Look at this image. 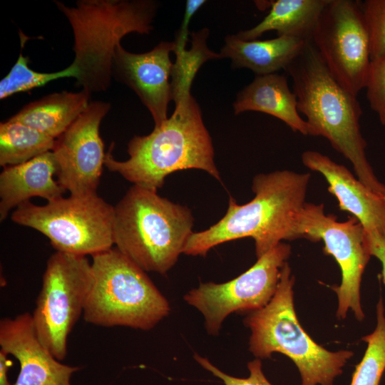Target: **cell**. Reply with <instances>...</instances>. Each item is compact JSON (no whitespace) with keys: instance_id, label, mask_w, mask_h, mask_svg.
<instances>
[{"instance_id":"obj_1","label":"cell","mask_w":385,"mask_h":385,"mask_svg":"<svg viewBox=\"0 0 385 385\" xmlns=\"http://www.w3.org/2000/svg\"><path fill=\"white\" fill-rule=\"evenodd\" d=\"M309 180L310 173L288 170L256 175L253 199L239 205L230 196L225 215L208 229L193 232L183 254L205 257L220 244L251 237L258 259L283 240L297 239L294 222L306 202Z\"/></svg>"},{"instance_id":"obj_2","label":"cell","mask_w":385,"mask_h":385,"mask_svg":"<svg viewBox=\"0 0 385 385\" xmlns=\"http://www.w3.org/2000/svg\"><path fill=\"white\" fill-rule=\"evenodd\" d=\"M284 71L292 79L297 109L306 117L314 136L327 138L351 163L364 185L385 195V185L366 158V143L359 124L362 110L357 96L335 79L310 40Z\"/></svg>"},{"instance_id":"obj_3","label":"cell","mask_w":385,"mask_h":385,"mask_svg":"<svg viewBox=\"0 0 385 385\" xmlns=\"http://www.w3.org/2000/svg\"><path fill=\"white\" fill-rule=\"evenodd\" d=\"M170 117L146 135H134L128 144L129 158L115 160L113 144L104 165L133 185L158 191L170 174L183 170H204L220 181L214 160V148L202 118L200 108L185 93L174 100Z\"/></svg>"},{"instance_id":"obj_4","label":"cell","mask_w":385,"mask_h":385,"mask_svg":"<svg viewBox=\"0 0 385 385\" xmlns=\"http://www.w3.org/2000/svg\"><path fill=\"white\" fill-rule=\"evenodd\" d=\"M193 225L189 207L133 185L114 207V244L144 271L165 274L183 253Z\"/></svg>"},{"instance_id":"obj_5","label":"cell","mask_w":385,"mask_h":385,"mask_svg":"<svg viewBox=\"0 0 385 385\" xmlns=\"http://www.w3.org/2000/svg\"><path fill=\"white\" fill-rule=\"evenodd\" d=\"M74 36L76 85L91 94L106 91L112 78L113 58L121 38L132 32L148 34L157 11L151 0H79L68 7L55 1Z\"/></svg>"},{"instance_id":"obj_6","label":"cell","mask_w":385,"mask_h":385,"mask_svg":"<svg viewBox=\"0 0 385 385\" xmlns=\"http://www.w3.org/2000/svg\"><path fill=\"white\" fill-rule=\"evenodd\" d=\"M294 280L287 262L272 299L245 318L244 324L251 331L249 350L260 359L270 358L275 352L288 356L298 369L301 385H333L354 352L330 351L307 334L294 310Z\"/></svg>"},{"instance_id":"obj_7","label":"cell","mask_w":385,"mask_h":385,"mask_svg":"<svg viewBox=\"0 0 385 385\" xmlns=\"http://www.w3.org/2000/svg\"><path fill=\"white\" fill-rule=\"evenodd\" d=\"M93 282L83 309L93 325L150 330L170 312L146 274L116 247L92 255Z\"/></svg>"},{"instance_id":"obj_8","label":"cell","mask_w":385,"mask_h":385,"mask_svg":"<svg viewBox=\"0 0 385 385\" xmlns=\"http://www.w3.org/2000/svg\"><path fill=\"white\" fill-rule=\"evenodd\" d=\"M11 220L44 235L56 251L91 256L112 248L114 207L97 193L22 203Z\"/></svg>"},{"instance_id":"obj_9","label":"cell","mask_w":385,"mask_h":385,"mask_svg":"<svg viewBox=\"0 0 385 385\" xmlns=\"http://www.w3.org/2000/svg\"><path fill=\"white\" fill-rule=\"evenodd\" d=\"M92 282L86 256L56 251L47 260L31 315L40 341L59 361L67 355L68 335L83 313Z\"/></svg>"},{"instance_id":"obj_10","label":"cell","mask_w":385,"mask_h":385,"mask_svg":"<svg viewBox=\"0 0 385 385\" xmlns=\"http://www.w3.org/2000/svg\"><path fill=\"white\" fill-rule=\"evenodd\" d=\"M294 232L297 239L322 240L324 252L332 255L340 267L341 284L332 287L338 297L337 317L344 319L351 310L362 321L365 315L361 305V281L371 255L361 224L354 217L339 222L335 215L325 213L323 204L305 202L296 216Z\"/></svg>"},{"instance_id":"obj_11","label":"cell","mask_w":385,"mask_h":385,"mask_svg":"<svg viewBox=\"0 0 385 385\" xmlns=\"http://www.w3.org/2000/svg\"><path fill=\"white\" fill-rule=\"evenodd\" d=\"M310 41L335 79L357 96L366 87L371 61L361 2L329 0Z\"/></svg>"},{"instance_id":"obj_12","label":"cell","mask_w":385,"mask_h":385,"mask_svg":"<svg viewBox=\"0 0 385 385\" xmlns=\"http://www.w3.org/2000/svg\"><path fill=\"white\" fill-rule=\"evenodd\" d=\"M290 255L291 246L281 242L238 277L223 283H201L185 294L184 300L202 314L207 333L217 336L230 314L251 312L269 303Z\"/></svg>"},{"instance_id":"obj_13","label":"cell","mask_w":385,"mask_h":385,"mask_svg":"<svg viewBox=\"0 0 385 385\" xmlns=\"http://www.w3.org/2000/svg\"><path fill=\"white\" fill-rule=\"evenodd\" d=\"M108 103L91 101L73 123L57 139L51 150L57 181L71 195L96 193L106 153L100 135Z\"/></svg>"},{"instance_id":"obj_14","label":"cell","mask_w":385,"mask_h":385,"mask_svg":"<svg viewBox=\"0 0 385 385\" xmlns=\"http://www.w3.org/2000/svg\"><path fill=\"white\" fill-rule=\"evenodd\" d=\"M175 48V42H161L148 52L135 53L120 43L113 55L112 76L136 93L151 113L155 126L168 119V104L173 100L170 53Z\"/></svg>"},{"instance_id":"obj_15","label":"cell","mask_w":385,"mask_h":385,"mask_svg":"<svg viewBox=\"0 0 385 385\" xmlns=\"http://www.w3.org/2000/svg\"><path fill=\"white\" fill-rule=\"evenodd\" d=\"M0 346L19 362L14 385H71L72 375L80 369L62 364L42 344L29 312L1 319Z\"/></svg>"},{"instance_id":"obj_16","label":"cell","mask_w":385,"mask_h":385,"mask_svg":"<svg viewBox=\"0 0 385 385\" xmlns=\"http://www.w3.org/2000/svg\"><path fill=\"white\" fill-rule=\"evenodd\" d=\"M301 158L307 168L325 178L328 190L337 198L341 210L353 215L366 232L385 236V195L376 193L344 165L319 152L306 150Z\"/></svg>"},{"instance_id":"obj_17","label":"cell","mask_w":385,"mask_h":385,"mask_svg":"<svg viewBox=\"0 0 385 385\" xmlns=\"http://www.w3.org/2000/svg\"><path fill=\"white\" fill-rule=\"evenodd\" d=\"M56 165L52 151L26 163L4 167L0 174V220L13 208L34 197L47 202L63 197L66 191L53 178Z\"/></svg>"},{"instance_id":"obj_18","label":"cell","mask_w":385,"mask_h":385,"mask_svg":"<svg viewBox=\"0 0 385 385\" xmlns=\"http://www.w3.org/2000/svg\"><path fill=\"white\" fill-rule=\"evenodd\" d=\"M235 113L257 111L271 115L286 123L293 131L313 135V130L299 115L297 97L284 75L272 73L256 76L237 95L233 103Z\"/></svg>"},{"instance_id":"obj_19","label":"cell","mask_w":385,"mask_h":385,"mask_svg":"<svg viewBox=\"0 0 385 385\" xmlns=\"http://www.w3.org/2000/svg\"><path fill=\"white\" fill-rule=\"evenodd\" d=\"M306 42L307 40L289 36L245 41L237 35H229L225 38L220 54L222 58H230L234 68H247L257 76H263L285 70Z\"/></svg>"},{"instance_id":"obj_20","label":"cell","mask_w":385,"mask_h":385,"mask_svg":"<svg viewBox=\"0 0 385 385\" xmlns=\"http://www.w3.org/2000/svg\"><path fill=\"white\" fill-rule=\"evenodd\" d=\"M91 93L62 91L31 102L9 119L53 138L60 137L90 103Z\"/></svg>"},{"instance_id":"obj_21","label":"cell","mask_w":385,"mask_h":385,"mask_svg":"<svg viewBox=\"0 0 385 385\" xmlns=\"http://www.w3.org/2000/svg\"><path fill=\"white\" fill-rule=\"evenodd\" d=\"M329 0H277L268 14L255 26L236 35L245 41L257 40L265 32L278 36L310 40L318 19Z\"/></svg>"},{"instance_id":"obj_22","label":"cell","mask_w":385,"mask_h":385,"mask_svg":"<svg viewBox=\"0 0 385 385\" xmlns=\"http://www.w3.org/2000/svg\"><path fill=\"white\" fill-rule=\"evenodd\" d=\"M56 140L22 123L9 119L0 124V165L26 163L51 151Z\"/></svg>"},{"instance_id":"obj_23","label":"cell","mask_w":385,"mask_h":385,"mask_svg":"<svg viewBox=\"0 0 385 385\" xmlns=\"http://www.w3.org/2000/svg\"><path fill=\"white\" fill-rule=\"evenodd\" d=\"M361 339L367 347L356 366L350 385H379L385 370V314L381 297L376 304V327Z\"/></svg>"},{"instance_id":"obj_24","label":"cell","mask_w":385,"mask_h":385,"mask_svg":"<svg viewBox=\"0 0 385 385\" xmlns=\"http://www.w3.org/2000/svg\"><path fill=\"white\" fill-rule=\"evenodd\" d=\"M208 33L206 29L192 33L191 48L175 52L177 58L171 72L173 99L190 93L195 74L206 61L222 58L220 53H214L207 47L205 41Z\"/></svg>"},{"instance_id":"obj_25","label":"cell","mask_w":385,"mask_h":385,"mask_svg":"<svg viewBox=\"0 0 385 385\" xmlns=\"http://www.w3.org/2000/svg\"><path fill=\"white\" fill-rule=\"evenodd\" d=\"M28 62L29 58L21 52L9 73L0 82V99L43 86L53 80L76 76V69L71 64L57 72L43 73L31 69Z\"/></svg>"},{"instance_id":"obj_26","label":"cell","mask_w":385,"mask_h":385,"mask_svg":"<svg viewBox=\"0 0 385 385\" xmlns=\"http://www.w3.org/2000/svg\"><path fill=\"white\" fill-rule=\"evenodd\" d=\"M370 41L371 60L385 55V0L361 3Z\"/></svg>"},{"instance_id":"obj_27","label":"cell","mask_w":385,"mask_h":385,"mask_svg":"<svg viewBox=\"0 0 385 385\" xmlns=\"http://www.w3.org/2000/svg\"><path fill=\"white\" fill-rule=\"evenodd\" d=\"M365 88L370 108L385 125V55L371 60Z\"/></svg>"},{"instance_id":"obj_28","label":"cell","mask_w":385,"mask_h":385,"mask_svg":"<svg viewBox=\"0 0 385 385\" xmlns=\"http://www.w3.org/2000/svg\"><path fill=\"white\" fill-rule=\"evenodd\" d=\"M195 360L214 376L221 379L225 385H272L265 376L261 359H255L247 364L249 376L239 378L229 375L213 365L207 358L195 354Z\"/></svg>"},{"instance_id":"obj_29","label":"cell","mask_w":385,"mask_h":385,"mask_svg":"<svg viewBox=\"0 0 385 385\" xmlns=\"http://www.w3.org/2000/svg\"><path fill=\"white\" fill-rule=\"evenodd\" d=\"M204 0H188L185 5V15L180 29L174 41L175 48L174 52L185 49L188 41V25L193 15L205 3Z\"/></svg>"},{"instance_id":"obj_30","label":"cell","mask_w":385,"mask_h":385,"mask_svg":"<svg viewBox=\"0 0 385 385\" xmlns=\"http://www.w3.org/2000/svg\"><path fill=\"white\" fill-rule=\"evenodd\" d=\"M366 235L371 255L376 257L381 262L382 280L385 284V236L366 232Z\"/></svg>"},{"instance_id":"obj_31","label":"cell","mask_w":385,"mask_h":385,"mask_svg":"<svg viewBox=\"0 0 385 385\" xmlns=\"http://www.w3.org/2000/svg\"><path fill=\"white\" fill-rule=\"evenodd\" d=\"M9 354L0 349V385H12L9 380L8 371L11 361L8 359Z\"/></svg>"}]
</instances>
